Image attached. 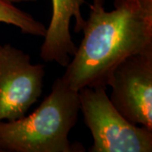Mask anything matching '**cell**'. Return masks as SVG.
<instances>
[{"mask_svg": "<svg viewBox=\"0 0 152 152\" xmlns=\"http://www.w3.org/2000/svg\"><path fill=\"white\" fill-rule=\"evenodd\" d=\"M105 0H92L84 37L64 79L75 91L107 87L116 67L131 56L152 52V0H114L106 11Z\"/></svg>", "mask_w": 152, "mask_h": 152, "instance_id": "cell-1", "label": "cell"}, {"mask_svg": "<svg viewBox=\"0 0 152 152\" xmlns=\"http://www.w3.org/2000/svg\"><path fill=\"white\" fill-rule=\"evenodd\" d=\"M80 111L79 91L58 78L52 91L29 116L0 121V152H84L69 134Z\"/></svg>", "mask_w": 152, "mask_h": 152, "instance_id": "cell-2", "label": "cell"}, {"mask_svg": "<svg viewBox=\"0 0 152 152\" xmlns=\"http://www.w3.org/2000/svg\"><path fill=\"white\" fill-rule=\"evenodd\" d=\"M80 111L93 138L91 152H151L152 130L124 118L107 95V87L79 91Z\"/></svg>", "mask_w": 152, "mask_h": 152, "instance_id": "cell-3", "label": "cell"}, {"mask_svg": "<svg viewBox=\"0 0 152 152\" xmlns=\"http://www.w3.org/2000/svg\"><path fill=\"white\" fill-rule=\"evenodd\" d=\"M45 66L10 44L0 45V121L24 117L42 96Z\"/></svg>", "mask_w": 152, "mask_h": 152, "instance_id": "cell-4", "label": "cell"}, {"mask_svg": "<svg viewBox=\"0 0 152 152\" xmlns=\"http://www.w3.org/2000/svg\"><path fill=\"white\" fill-rule=\"evenodd\" d=\"M107 86L112 88L111 102L124 118L152 130V52L122 62Z\"/></svg>", "mask_w": 152, "mask_h": 152, "instance_id": "cell-5", "label": "cell"}, {"mask_svg": "<svg viewBox=\"0 0 152 152\" xmlns=\"http://www.w3.org/2000/svg\"><path fill=\"white\" fill-rule=\"evenodd\" d=\"M53 14L44 36L40 57L45 62L57 63L62 67L69 64L71 56L75 53L76 46L70 34V23L75 19V31L80 32L86 20L81 8L85 0H52Z\"/></svg>", "mask_w": 152, "mask_h": 152, "instance_id": "cell-6", "label": "cell"}, {"mask_svg": "<svg viewBox=\"0 0 152 152\" xmlns=\"http://www.w3.org/2000/svg\"><path fill=\"white\" fill-rule=\"evenodd\" d=\"M0 23L15 26L22 34L44 37L47 31V27L42 23L5 0H0Z\"/></svg>", "mask_w": 152, "mask_h": 152, "instance_id": "cell-7", "label": "cell"}, {"mask_svg": "<svg viewBox=\"0 0 152 152\" xmlns=\"http://www.w3.org/2000/svg\"><path fill=\"white\" fill-rule=\"evenodd\" d=\"M5 1L11 4H15V3H21V2H34L37 0H5Z\"/></svg>", "mask_w": 152, "mask_h": 152, "instance_id": "cell-8", "label": "cell"}]
</instances>
